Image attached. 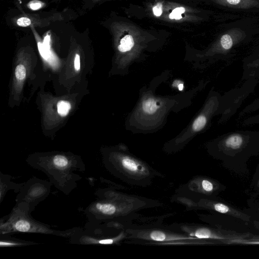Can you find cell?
<instances>
[{"label": "cell", "instance_id": "obj_16", "mask_svg": "<svg viewBox=\"0 0 259 259\" xmlns=\"http://www.w3.org/2000/svg\"><path fill=\"white\" fill-rule=\"evenodd\" d=\"M44 6V4L38 1L34 0L30 2L28 6L33 10H37L40 9Z\"/></svg>", "mask_w": 259, "mask_h": 259}, {"label": "cell", "instance_id": "obj_21", "mask_svg": "<svg viewBox=\"0 0 259 259\" xmlns=\"http://www.w3.org/2000/svg\"><path fill=\"white\" fill-rule=\"evenodd\" d=\"M184 88L183 83H181L178 85V89L180 91H182Z\"/></svg>", "mask_w": 259, "mask_h": 259}, {"label": "cell", "instance_id": "obj_10", "mask_svg": "<svg viewBox=\"0 0 259 259\" xmlns=\"http://www.w3.org/2000/svg\"><path fill=\"white\" fill-rule=\"evenodd\" d=\"M71 108L69 102L64 100L60 101L57 103L58 113L62 116H66Z\"/></svg>", "mask_w": 259, "mask_h": 259}, {"label": "cell", "instance_id": "obj_20", "mask_svg": "<svg viewBox=\"0 0 259 259\" xmlns=\"http://www.w3.org/2000/svg\"><path fill=\"white\" fill-rule=\"evenodd\" d=\"M227 2L231 5H237L238 4L241 0H226Z\"/></svg>", "mask_w": 259, "mask_h": 259}, {"label": "cell", "instance_id": "obj_17", "mask_svg": "<svg viewBox=\"0 0 259 259\" xmlns=\"http://www.w3.org/2000/svg\"><path fill=\"white\" fill-rule=\"evenodd\" d=\"M30 19L27 17H21L17 20V24L20 26L26 27L30 25Z\"/></svg>", "mask_w": 259, "mask_h": 259}, {"label": "cell", "instance_id": "obj_8", "mask_svg": "<svg viewBox=\"0 0 259 259\" xmlns=\"http://www.w3.org/2000/svg\"><path fill=\"white\" fill-rule=\"evenodd\" d=\"M159 107V103L152 98H148L142 103L143 110L145 113L149 114L155 113Z\"/></svg>", "mask_w": 259, "mask_h": 259}, {"label": "cell", "instance_id": "obj_5", "mask_svg": "<svg viewBox=\"0 0 259 259\" xmlns=\"http://www.w3.org/2000/svg\"><path fill=\"white\" fill-rule=\"evenodd\" d=\"M191 235L196 237L199 239H214L225 240L229 238L223 235L218 234L214 232L205 228H200L195 231Z\"/></svg>", "mask_w": 259, "mask_h": 259}, {"label": "cell", "instance_id": "obj_1", "mask_svg": "<svg viewBox=\"0 0 259 259\" xmlns=\"http://www.w3.org/2000/svg\"><path fill=\"white\" fill-rule=\"evenodd\" d=\"M28 205L25 202L17 203L11 213L1 223V234L20 232L52 234L60 236H72L77 231H60L51 229L50 227L37 222L30 217Z\"/></svg>", "mask_w": 259, "mask_h": 259}, {"label": "cell", "instance_id": "obj_13", "mask_svg": "<svg viewBox=\"0 0 259 259\" xmlns=\"http://www.w3.org/2000/svg\"><path fill=\"white\" fill-rule=\"evenodd\" d=\"M185 12L183 7H178L175 9L169 14V18L171 19H180L182 18V14Z\"/></svg>", "mask_w": 259, "mask_h": 259}, {"label": "cell", "instance_id": "obj_3", "mask_svg": "<svg viewBox=\"0 0 259 259\" xmlns=\"http://www.w3.org/2000/svg\"><path fill=\"white\" fill-rule=\"evenodd\" d=\"M51 183L37 178H31L19 190L16 197L17 203L25 202L29 206V212L49 195Z\"/></svg>", "mask_w": 259, "mask_h": 259}, {"label": "cell", "instance_id": "obj_2", "mask_svg": "<svg viewBox=\"0 0 259 259\" xmlns=\"http://www.w3.org/2000/svg\"><path fill=\"white\" fill-rule=\"evenodd\" d=\"M33 167L45 172L52 180V182L61 190L65 191L66 187H72L73 183L78 180L73 171H81L84 167L83 164H73L65 156L56 155L49 163H37L30 164Z\"/></svg>", "mask_w": 259, "mask_h": 259}, {"label": "cell", "instance_id": "obj_15", "mask_svg": "<svg viewBox=\"0 0 259 259\" xmlns=\"http://www.w3.org/2000/svg\"><path fill=\"white\" fill-rule=\"evenodd\" d=\"M201 184L202 189L206 192H211L214 189L213 184L207 180H203Z\"/></svg>", "mask_w": 259, "mask_h": 259}, {"label": "cell", "instance_id": "obj_11", "mask_svg": "<svg viewBox=\"0 0 259 259\" xmlns=\"http://www.w3.org/2000/svg\"><path fill=\"white\" fill-rule=\"evenodd\" d=\"M207 119L204 115H200L193 122L192 128L195 132L201 130L205 125Z\"/></svg>", "mask_w": 259, "mask_h": 259}, {"label": "cell", "instance_id": "obj_9", "mask_svg": "<svg viewBox=\"0 0 259 259\" xmlns=\"http://www.w3.org/2000/svg\"><path fill=\"white\" fill-rule=\"evenodd\" d=\"M134 45V41L133 36L128 34L125 35L120 40V44L118 46V50L121 52H125L130 51Z\"/></svg>", "mask_w": 259, "mask_h": 259}, {"label": "cell", "instance_id": "obj_4", "mask_svg": "<svg viewBox=\"0 0 259 259\" xmlns=\"http://www.w3.org/2000/svg\"><path fill=\"white\" fill-rule=\"evenodd\" d=\"M1 235L0 244L1 247L25 246L36 244V243H34L32 242L11 238L8 236V234Z\"/></svg>", "mask_w": 259, "mask_h": 259}, {"label": "cell", "instance_id": "obj_18", "mask_svg": "<svg viewBox=\"0 0 259 259\" xmlns=\"http://www.w3.org/2000/svg\"><path fill=\"white\" fill-rule=\"evenodd\" d=\"M153 12L155 16H160L162 14V5L158 4L153 7Z\"/></svg>", "mask_w": 259, "mask_h": 259}, {"label": "cell", "instance_id": "obj_7", "mask_svg": "<svg viewBox=\"0 0 259 259\" xmlns=\"http://www.w3.org/2000/svg\"><path fill=\"white\" fill-rule=\"evenodd\" d=\"M243 143V137L240 135L236 134L229 136L225 140V146L232 149H239Z\"/></svg>", "mask_w": 259, "mask_h": 259}, {"label": "cell", "instance_id": "obj_6", "mask_svg": "<svg viewBox=\"0 0 259 259\" xmlns=\"http://www.w3.org/2000/svg\"><path fill=\"white\" fill-rule=\"evenodd\" d=\"M122 167L127 171L133 173H139L143 172V167L134 159L128 157H123L121 160Z\"/></svg>", "mask_w": 259, "mask_h": 259}, {"label": "cell", "instance_id": "obj_19", "mask_svg": "<svg viewBox=\"0 0 259 259\" xmlns=\"http://www.w3.org/2000/svg\"><path fill=\"white\" fill-rule=\"evenodd\" d=\"M74 68L76 70H79L80 69V56L76 54L74 58Z\"/></svg>", "mask_w": 259, "mask_h": 259}, {"label": "cell", "instance_id": "obj_22", "mask_svg": "<svg viewBox=\"0 0 259 259\" xmlns=\"http://www.w3.org/2000/svg\"><path fill=\"white\" fill-rule=\"evenodd\" d=\"M257 186L259 187V180H258V183H257Z\"/></svg>", "mask_w": 259, "mask_h": 259}, {"label": "cell", "instance_id": "obj_14", "mask_svg": "<svg viewBox=\"0 0 259 259\" xmlns=\"http://www.w3.org/2000/svg\"><path fill=\"white\" fill-rule=\"evenodd\" d=\"M15 76L19 80L23 79L26 76V69L24 65L19 64L15 69Z\"/></svg>", "mask_w": 259, "mask_h": 259}, {"label": "cell", "instance_id": "obj_12", "mask_svg": "<svg viewBox=\"0 0 259 259\" xmlns=\"http://www.w3.org/2000/svg\"><path fill=\"white\" fill-rule=\"evenodd\" d=\"M221 44L225 50L230 49L233 44V40L230 35L224 34L221 38Z\"/></svg>", "mask_w": 259, "mask_h": 259}]
</instances>
